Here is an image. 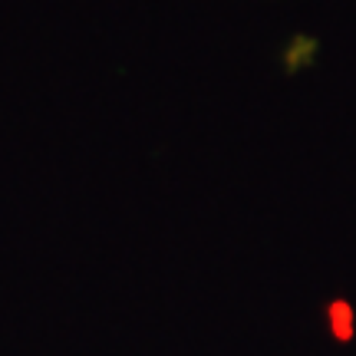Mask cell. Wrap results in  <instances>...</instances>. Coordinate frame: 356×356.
Here are the masks:
<instances>
[{
	"mask_svg": "<svg viewBox=\"0 0 356 356\" xmlns=\"http://www.w3.org/2000/svg\"><path fill=\"white\" fill-rule=\"evenodd\" d=\"M327 327H330V337L337 343H353L356 340V310L350 300L337 297L327 304Z\"/></svg>",
	"mask_w": 356,
	"mask_h": 356,
	"instance_id": "6da1fadb",
	"label": "cell"
},
{
	"mask_svg": "<svg viewBox=\"0 0 356 356\" xmlns=\"http://www.w3.org/2000/svg\"><path fill=\"white\" fill-rule=\"evenodd\" d=\"M317 50L320 43L314 37H293L287 47H284V53H280V63H284V73H300V70H307V66L317 60Z\"/></svg>",
	"mask_w": 356,
	"mask_h": 356,
	"instance_id": "7a4b0ae2",
	"label": "cell"
}]
</instances>
